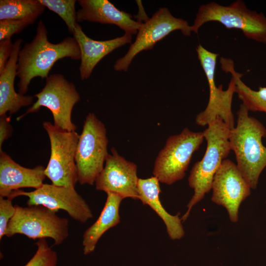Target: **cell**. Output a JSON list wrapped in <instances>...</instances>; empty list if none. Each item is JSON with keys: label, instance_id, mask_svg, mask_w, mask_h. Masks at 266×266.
Masks as SVG:
<instances>
[{"label": "cell", "instance_id": "6da1fadb", "mask_svg": "<svg viewBox=\"0 0 266 266\" xmlns=\"http://www.w3.org/2000/svg\"><path fill=\"white\" fill-rule=\"evenodd\" d=\"M65 58L81 59L80 49L76 39L73 36L67 37L57 43H51L48 39L47 28L40 20L34 38L24 45L18 54L16 75L19 78V93L25 95L34 78H47L55 63Z\"/></svg>", "mask_w": 266, "mask_h": 266}, {"label": "cell", "instance_id": "7a4b0ae2", "mask_svg": "<svg viewBox=\"0 0 266 266\" xmlns=\"http://www.w3.org/2000/svg\"><path fill=\"white\" fill-rule=\"evenodd\" d=\"M236 125L230 130L229 141L235 156L236 166L251 189L257 188L260 176L266 167V147L262 139L266 128L241 104L237 112Z\"/></svg>", "mask_w": 266, "mask_h": 266}, {"label": "cell", "instance_id": "3957f363", "mask_svg": "<svg viewBox=\"0 0 266 266\" xmlns=\"http://www.w3.org/2000/svg\"><path fill=\"white\" fill-rule=\"evenodd\" d=\"M230 129L222 119L217 118L202 132L206 141L202 158L193 166L188 177V185L194 195L187 205V210L181 218L185 221L193 206L204 199L211 190L214 175L222 161L231 150L229 141Z\"/></svg>", "mask_w": 266, "mask_h": 266}, {"label": "cell", "instance_id": "277c9868", "mask_svg": "<svg viewBox=\"0 0 266 266\" xmlns=\"http://www.w3.org/2000/svg\"><path fill=\"white\" fill-rule=\"evenodd\" d=\"M211 21L219 22L229 29L240 30L247 38L266 44V16L248 8L241 0L229 5L215 2L200 5L191 26L192 32L198 33L204 24Z\"/></svg>", "mask_w": 266, "mask_h": 266}, {"label": "cell", "instance_id": "5b68a950", "mask_svg": "<svg viewBox=\"0 0 266 266\" xmlns=\"http://www.w3.org/2000/svg\"><path fill=\"white\" fill-rule=\"evenodd\" d=\"M108 143L105 125L94 113H89L84 121L75 154L78 182L81 185L95 184L109 154Z\"/></svg>", "mask_w": 266, "mask_h": 266}, {"label": "cell", "instance_id": "8992f818", "mask_svg": "<svg viewBox=\"0 0 266 266\" xmlns=\"http://www.w3.org/2000/svg\"><path fill=\"white\" fill-rule=\"evenodd\" d=\"M15 213L7 227L5 236L22 234L33 239L50 237L59 245L69 234L68 220L41 205H15Z\"/></svg>", "mask_w": 266, "mask_h": 266}, {"label": "cell", "instance_id": "52a82bcc", "mask_svg": "<svg viewBox=\"0 0 266 266\" xmlns=\"http://www.w3.org/2000/svg\"><path fill=\"white\" fill-rule=\"evenodd\" d=\"M203 132H195L187 128L170 136L154 163L153 174L160 182L171 185L186 175L192 156L204 140Z\"/></svg>", "mask_w": 266, "mask_h": 266}, {"label": "cell", "instance_id": "ba28073f", "mask_svg": "<svg viewBox=\"0 0 266 266\" xmlns=\"http://www.w3.org/2000/svg\"><path fill=\"white\" fill-rule=\"evenodd\" d=\"M33 96L37 98L36 101L17 118V121L45 107L51 111L55 126L69 132L76 130L77 127L71 120V113L75 104L80 101V96L74 83L61 73L51 74L45 79L44 87Z\"/></svg>", "mask_w": 266, "mask_h": 266}, {"label": "cell", "instance_id": "9c48e42d", "mask_svg": "<svg viewBox=\"0 0 266 266\" xmlns=\"http://www.w3.org/2000/svg\"><path fill=\"white\" fill-rule=\"evenodd\" d=\"M43 127L50 143V157L44 173L52 184L75 188L78 182L75 154L79 135L75 131L59 129L45 121Z\"/></svg>", "mask_w": 266, "mask_h": 266}, {"label": "cell", "instance_id": "30bf717a", "mask_svg": "<svg viewBox=\"0 0 266 266\" xmlns=\"http://www.w3.org/2000/svg\"><path fill=\"white\" fill-rule=\"evenodd\" d=\"M196 50L207 80L209 93L207 106L196 116V123L203 127L220 118L231 130L235 127L232 111L233 98L235 90L234 78L232 76L226 90L223 89L222 85L217 86L214 75L219 54L207 50L201 44L197 46Z\"/></svg>", "mask_w": 266, "mask_h": 266}, {"label": "cell", "instance_id": "8fae6325", "mask_svg": "<svg viewBox=\"0 0 266 266\" xmlns=\"http://www.w3.org/2000/svg\"><path fill=\"white\" fill-rule=\"evenodd\" d=\"M179 30L185 36L192 32L191 26L185 20L173 16L166 7L159 8L138 29L134 42L127 52L118 59L114 65L116 71H127L134 58L139 53L152 49L155 44L171 32Z\"/></svg>", "mask_w": 266, "mask_h": 266}, {"label": "cell", "instance_id": "7c38bea8", "mask_svg": "<svg viewBox=\"0 0 266 266\" xmlns=\"http://www.w3.org/2000/svg\"><path fill=\"white\" fill-rule=\"evenodd\" d=\"M21 196L28 198V205H41L56 212L64 210L72 219L83 223L93 216L88 204L73 187L43 184L31 192L14 191L8 198L13 200Z\"/></svg>", "mask_w": 266, "mask_h": 266}, {"label": "cell", "instance_id": "4fadbf2b", "mask_svg": "<svg viewBox=\"0 0 266 266\" xmlns=\"http://www.w3.org/2000/svg\"><path fill=\"white\" fill-rule=\"evenodd\" d=\"M251 189L236 165L229 159H225L214 175L211 200L225 207L230 221L236 223L240 205L250 195Z\"/></svg>", "mask_w": 266, "mask_h": 266}, {"label": "cell", "instance_id": "5bb4252c", "mask_svg": "<svg viewBox=\"0 0 266 266\" xmlns=\"http://www.w3.org/2000/svg\"><path fill=\"white\" fill-rule=\"evenodd\" d=\"M111 152L96 180V189L106 194H117L123 199H139L137 166L120 155L114 147Z\"/></svg>", "mask_w": 266, "mask_h": 266}, {"label": "cell", "instance_id": "9a60e30c", "mask_svg": "<svg viewBox=\"0 0 266 266\" xmlns=\"http://www.w3.org/2000/svg\"><path fill=\"white\" fill-rule=\"evenodd\" d=\"M81 8L76 12L77 22L88 21L115 25L125 33L136 34L142 23L132 18L127 12L120 10L107 0H78Z\"/></svg>", "mask_w": 266, "mask_h": 266}, {"label": "cell", "instance_id": "2e32d148", "mask_svg": "<svg viewBox=\"0 0 266 266\" xmlns=\"http://www.w3.org/2000/svg\"><path fill=\"white\" fill-rule=\"evenodd\" d=\"M41 165L25 167L16 163L7 154L0 151V197L8 198L14 191L22 188H40L46 176Z\"/></svg>", "mask_w": 266, "mask_h": 266}, {"label": "cell", "instance_id": "e0dca14e", "mask_svg": "<svg viewBox=\"0 0 266 266\" xmlns=\"http://www.w3.org/2000/svg\"><path fill=\"white\" fill-rule=\"evenodd\" d=\"M73 36L76 39L81 52L79 66L80 77L82 80L88 79L94 68L105 56L115 49L132 42V35L125 33L113 39L99 41L91 39L83 32L77 23Z\"/></svg>", "mask_w": 266, "mask_h": 266}, {"label": "cell", "instance_id": "ac0fdd59", "mask_svg": "<svg viewBox=\"0 0 266 266\" xmlns=\"http://www.w3.org/2000/svg\"><path fill=\"white\" fill-rule=\"evenodd\" d=\"M22 41V39L19 38L14 42L11 55L5 69L0 73V116L7 112L11 116L21 107L33 103L34 96L17 93L14 88L17 60Z\"/></svg>", "mask_w": 266, "mask_h": 266}, {"label": "cell", "instance_id": "d6986e66", "mask_svg": "<svg viewBox=\"0 0 266 266\" xmlns=\"http://www.w3.org/2000/svg\"><path fill=\"white\" fill-rule=\"evenodd\" d=\"M139 199L144 205H149L163 220L167 233L172 240L182 238L185 232L178 215H172L163 206L160 200L161 190L160 182L155 176L139 178L137 183Z\"/></svg>", "mask_w": 266, "mask_h": 266}, {"label": "cell", "instance_id": "ffe728a7", "mask_svg": "<svg viewBox=\"0 0 266 266\" xmlns=\"http://www.w3.org/2000/svg\"><path fill=\"white\" fill-rule=\"evenodd\" d=\"M107 195L105 203L99 218L84 233L82 245L84 255L93 252L103 234L120 222L119 210L124 199L115 193H108Z\"/></svg>", "mask_w": 266, "mask_h": 266}, {"label": "cell", "instance_id": "44dd1931", "mask_svg": "<svg viewBox=\"0 0 266 266\" xmlns=\"http://www.w3.org/2000/svg\"><path fill=\"white\" fill-rule=\"evenodd\" d=\"M221 68L229 72L235 80V93L248 111H260L266 113V87H260L255 91L246 85L242 80L243 74L236 71L233 62L230 59L222 57L220 61Z\"/></svg>", "mask_w": 266, "mask_h": 266}, {"label": "cell", "instance_id": "7402d4cb", "mask_svg": "<svg viewBox=\"0 0 266 266\" xmlns=\"http://www.w3.org/2000/svg\"><path fill=\"white\" fill-rule=\"evenodd\" d=\"M45 9L38 0H0V20H27L34 23Z\"/></svg>", "mask_w": 266, "mask_h": 266}, {"label": "cell", "instance_id": "603a6c76", "mask_svg": "<svg viewBox=\"0 0 266 266\" xmlns=\"http://www.w3.org/2000/svg\"><path fill=\"white\" fill-rule=\"evenodd\" d=\"M50 10L58 14L64 21L68 30L72 35L74 33L76 20V0H38Z\"/></svg>", "mask_w": 266, "mask_h": 266}, {"label": "cell", "instance_id": "cb8c5ba5", "mask_svg": "<svg viewBox=\"0 0 266 266\" xmlns=\"http://www.w3.org/2000/svg\"><path fill=\"white\" fill-rule=\"evenodd\" d=\"M35 244L36 251L25 266H56L57 254L48 246L45 238L39 239Z\"/></svg>", "mask_w": 266, "mask_h": 266}, {"label": "cell", "instance_id": "d4e9b609", "mask_svg": "<svg viewBox=\"0 0 266 266\" xmlns=\"http://www.w3.org/2000/svg\"><path fill=\"white\" fill-rule=\"evenodd\" d=\"M34 23L32 21L19 19L0 20V41L21 33L28 26Z\"/></svg>", "mask_w": 266, "mask_h": 266}, {"label": "cell", "instance_id": "484cf974", "mask_svg": "<svg viewBox=\"0 0 266 266\" xmlns=\"http://www.w3.org/2000/svg\"><path fill=\"white\" fill-rule=\"evenodd\" d=\"M12 199L0 197V239L5 235L7 225L14 216L16 209Z\"/></svg>", "mask_w": 266, "mask_h": 266}, {"label": "cell", "instance_id": "4316f807", "mask_svg": "<svg viewBox=\"0 0 266 266\" xmlns=\"http://www.w3.org/2000/svg\"><path fill=\"white\" fill-rule=\"evenodd\" d=\"M14 43L11 38L0 41V73L5 69L13 51Z\"/></svg>", "mask_w": 266, "mask_h": 266}, {"label": "cell", "instance_id": "83f0119b", "mask_svg": "<svg viewBox=\"0 0 266 266\" xmlns=\"http://www.w3.org/2000/svg\"><path fill=\"white\" fill-rule=\"evenodd\" d=\"M11 116L6 114L0 116V151L3 142L10 137L12 133V128L10 124Z\"/></svg>", "mask_w": 266, "mask_h": 266}, {"label": "cell", "instance_id": "f1b7e54d", "mask_svg": "<svg viewBox=\"0 0 266 266\" xmlns=\"http://www.w3.org/2000/svg\"><path fill=\"white\" fill-rule=\"evenodd\" d=\"M136 4L138 6V14L134 16V18L137 19V22L140 23H144L149 20V17L146 14L143 7L141 0H136Z\"/></svg>", "mask_w": 266, "mask_h": 266}, {"label": "cell", "instance_id": "f546056e", "mask_svg": "<svg viewBox=\"0 0 266 266\" xmlns=\"http://www.w3.org/2000/svg\"></svg>", "mask_w": 266, "mask_h": 266}]
</instances>
